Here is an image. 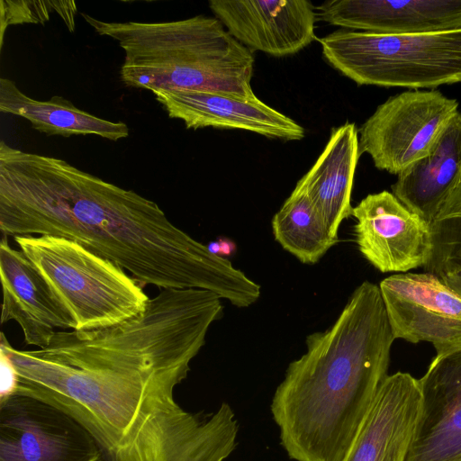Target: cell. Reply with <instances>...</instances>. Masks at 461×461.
<instances>
[{"label": "cell", "instance_id": "cell-1", "mask_svg": "<svg viewBox=\"0 0 461 461\" xmlns=\"http://www.w3.org/2000/svg\"><path fill=\"white\" fill-rule=\"evenodd\" d=\"M213 322L189 293L163 289L120 323L57 331L34 350L16 349L2 335L0 349L17 372L15 393L76 420L94 438L98 461H223L239 431L230 404L194 413L174 395Z\"/></svg>", "mask_w": 461, "mask_h": 461}, {"label": "cell", "instance_id": "cell-2", "mask_svg": "<svg viewBox=\"0 0 461 461\" xmlns=\"http://www.w3.org/2000/svg\"><path fill=\"white\" fill-rule=\"evenodd\" d=\"M2 236L74 240L143 285L212 292L249 307L261 287L174 225L159 206L61 158L0 143Z\"/></svg>", "mask_w": 461, "mask_h": 461}, {"label": "cell", "instance_id": "cell-3", "mask_svg": "<svg viewBox=\"0 0 461 461\" xmlns=\"http://www.w3.org/2000/svg\"><path fill=\"white\" fill-rule=\"evenodd\" d=\"M379 286L361 283L334 323L309 334L271 413L294 461H343L386 378L394 340Z\"/></svg>", "mask_w": 461, "mask_h": 461}, {"label": "cell", "instance_id": "cell-4", "mask_svg": "<svg viewBox=\"0 0 461 461\" xmlns=\"http://www.w3.org/2000/svg\"><path fill=\"white\" fill-rule=\"evenodd\" d=\"M101 36L124 51L120 76L130 87L192 90L252 99L255 59L216 18L171 22H104L81 13Z\"/></svg>", "mask_w": 461, "mask_h": 461}, {"label": "cell", "instance_id": "cell-5", "mask_svg": "<svg viewBox=\"0 0 461 461\" xmlns=\"http://www.w3.org/2000/svg\"><path fill=\"white\" fill-rule=\"evenodd\" d=\"M14 240L71 316L75 330L120 323L140 313L149 301L124 269L77 241L52 235Z\"/></svg>", "mask_w": 461, "mask_h": 461}, {"label": "cell", "instance_id": "cell-6", "mask_svg": "<svg viewBox=\"0 0 461 461\" xmlns=\"http://www.w3.org/2000/svg\"><path fill=\"white\" fill-rule=\"evenodd\" d=\"M320 43L327 62L358 86L418 90L461 82V28L412 34L340 29Z\"/></svg>", "mask_w": 461, "mask_h": 461}, {"label": "cell", "instance_id": "cell-7", "mask_svg": "<svg viewBox=\"0 0 461 461\" xmlns=\"http://www.w3.org/2000/svg\"><path fill=\"white\" fill-rule=\"evenodd\" d=\"M456 100L438 90H409L388 98L361 125L359 152L380 170L399 175L426 155L458 113Z\"/></svg>", "mask_w": 461, "mask_h": 461}, {"label": "cell", "instance_id": "cell-8", "mask_svg": "<svg viewBox=\"0 0 461 461\" xmlns=\"http://www.w3.org/2000/svg\"><path fill=\"white\" fill-rule=\"evenodd\" d=\"M86 429L40 399L13 393L0 399V461H98Z\"/></svg>", "mask_w": 461, "mask_h": 461}, {"label": "cell", "instance_id": "cell-9", "mask_svg": "<svg viewBox=\"0 0 461 461\" xmlns=\"http://www.w3.org/2000/svg\"><path fill=\"white\" fill-rule=\"evenodd\" d=\"M394 339L431 343L437 355L461 348V296L429 273H402L378 285Z\"/></svg>", "mask_w": 461, "mask_h": 461}, {"label": "cell", "instance_id": "cell-10", "mask_svg": "<svg viewBox=\"0 0 461 461\" xmlns=\"http://www.w3.org/2000/svg\"><path fill=\"white\" fill-rule=\"evenodd\" d=\"M351 216L359 252L380 272H406L426 264L429 225L393 193L366 195L353 207Z\"/></svg>", "mask_w": 461, "mask_h": 461}, {"label": "cell", "instance_id": "cell-11", "mask_svg": "<svg viewBox=\"0 0 461 461\" xmlns=\"http://www.w3.org/2000/svg\"><path fill=\"white\" fill-rule=\"evenodd\" d=\"M227 31L251 51L293 55L315 39L317 13L308 0H211Z\"/></svg>", "mask_w": 461, "mask_h": 461}, {"label": "cell", "instance_id": "cell-12", "mask_svg": "<svg viewBox=\"0 0 461 461\" xmlns=\"http://www.w3.org/2000/svg\"><path fill=\"white\" fill-rule=\"evenodd\" d=\"M418 381L420 410L405 461H461V348L437 355Z\"/></svg>", "mask_w": 461, "mask_h": 461}, {"label": "cell", "instance_id": "cell-13", "mask_svg": "<svg viewBox=\"0 0 461 461\" xmlns=\"http://www.w3.org/2000/svg\"><path fill=\"white\" fill-rule=\"evenodd\" d=\"M169 118L181 120L187 129L212 127L243 130L282 140H302L304 129L295 121L258 97L239 98L192 90H152Z\"/></svg>", "mask_w": 461, "mask_h": 461}, {"label": "cell", "instance_id": "cell-14", "mask_svg": "<svg viewBox=\"0 0 461 461\" xmlns=\"http://www.w3.org/2000/svg\"><path fill=\"white\" fill-rule=\"evenodd\" d=\"M3 287L1 323L16 321L27 345L47 347L56 329L75 330L68 312L21 249H13L7 237L0 241Z\"/></svg>", "mask_w": 461, "mask_h": 461}, {"label": "cell", "instance_id": "cell-15", "mask_svg": "<svg viewBox=\"0 0 461 461\" xmlns=\"http://www.w3.org/2000/svg\"><path fill=\"white\" fill-rule=\"evenodd\" d=\"M317 17L357 32H435L461 28V0H331L318 7Z\"/></svg>", "mask_w": 461, "mask_h": 461}, {"label": "cell", "instance_id": "cell-16", "mask_svg": "<svg viewBox=\"0 0 461 461\" xmlns=\"http://www.w3.org/2000/svg\"><path fill=\"white\" fill-rule=\"evenodd\" d=\"M418 379L387 375L343 461H405L419 415Z\"/></svg>", "mask_w": 461, "mask_h": 461}, {"label": "cell", "instance_id": "cell-17", "mask_svg": "<svg viewBox=\"0 0 461 461\" xmlns=\"http://www.w3.org/2000/svg\"><path fill=\"white\" fill-rule=\"evenodd\" d=\"M393 194L429 225L461 185V113L443 129L422 158L397 176Z\"/></svg>", "mask_w": 461, "mask_h": 461}, {"label": "cell", "instance_id": "cell-18", "mask_svg": "<svg viewBox=\"0 0 461 461\" xmlns=\"http://www.w3.org/2000/svg\"><path fill=\"white\" fill-rule=\"evenodd\" d=\"M360 156L353 122L332 129L322 152L297 182L338 237L341 222L352 215L351 194Z\"/></svg>", "mask_w": 461, "mask_h": 461}, {"label": "cell", "instance_id": "cell-19", "mask_svg": "<svg viewBox=\"0 0 461 461\" xmlns=\"http://www.w3.org/2000/svg\"><path fill=\"white\" fill-rule=\"evenodd\" d=\"M0 112L26 119L33 129L48 136L68 138L92 134L117 141L130 133L124 122L93 115L64 97L54 95L46 101L33 99L23 93L14 81L5 77L0 78Z\"/></svg>", "mask_w": 461, "mask_h": 461}, {"label": "cell", "instance_id": "cell-20", "mask_svg": "<svg viewBox=\"0 0 461 461\" xmlns=\"http://www.w3.org/2000/svg\"><path fill=\"white\" fill-rule=\"evenodd\" d=\"M275 240L301 263L316 264L339 242L304 190L296 184L271 221Z\"/></svg>", "mask_w": 461, "mask_h": 461}, {"label": "cell", "instance_id": "cell-21", "mask_svg": "<svg viewBox=\"0 0 461 461\" xmlns=\"http://www.w3.org/2000/svg\"><path fill=\"white\" fill-rule=\"evenodd\" d=\"M429 252L425 272L442 276L461 271V185L429 225Z\"/></svg>", "mask_w": 461, "mask_h": 461}, {"label": "cell", "instance_id": "cell-22", "mask_svg": "<svg viewBox=\"0 0 461 461\" xmlns=\"http://www.w3.org/2000/svg\"><path fill=\"white\" fill-rule=\"evenodd\" d=\"M63 1H0L1 12V46L4 32L8 25L19 23H39L49 20L50 14L56 11L65 21L68 30L74 32L76 3L68 1L65 6H59Z\"/></svg>", "mask_w": 461, "mask_h": 461}, {"label": "cell", "instance_id": "cell-23", "mask_svg": "<svg viewBox=\"0 0 461 461\" xmlns=\"http://www.w3.org/2000/svg\"><path fill=\"white\" fill-rule=\"evenodd\" d=\"M1 393L0 399L15 393L18 384L17 372L7 355L0 349Z\"/></svg>", "mask_w": 461, "mask_h": 461}, {"label": "cell", "instance_id": "cell-24", "mask_svg": "<svg viewBox=\"0 0 461 461\" xmlns=\"http://www.w3.org/2000/svg\"><path fill=\"white\" fill-rule=\"evenodd\" d=\"M442 281L461 296V271L451 273L441 277Z\"/></svg>", "mask_w": 461, "mask_h": 461}]
</instances>
